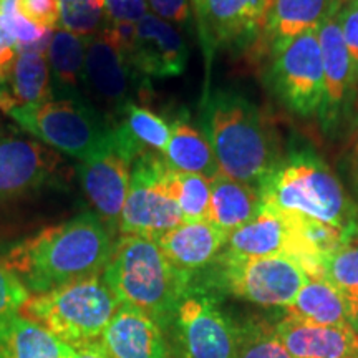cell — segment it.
I'll use <instances>...</instances> for the list:
<instances>
[{"label":"cell","instance_id":"28","mask_svg":"<svg viewBox=\"0 0 358 358\" xmlns=\"http://www.w3.org/2000/svg\"><path fill=\"white\" fill-rule=\"evenodd\" d=\"M324 279L340 294L345 302L350 324L358 330V241L355 237L348 239L327 257Z\"/></svg>","mask_w":358,"mask_h":358},{"label":"cell","instance_id":"41","mask_svg":"<svg viewBox=\"0 0 358 358\" xmlns=\"http://www.w3.org/2000/svg\"><path fill=\"white\" fill-rule=\"evenodd\" d=\"M191 3H192V7H194V10L198 12V10H201V7H203L204 0H191Z\"/></svg>","mask_w":358,"mask_h":358},{"label":"cell","instance_id":"4","mask_svg":"<svg viewBox=\"0 0 358 358\" xmlns=\"http://www.w3.org/2000/svg\"><path fill=\"white\" fill-rule=\"evenodd\" d=\"M7 115L25 131L80 163L134 143L122 123H115L85 98H50L13 108Z\"/></svg>","mask_w":358,"mask_h":358},{"label":"cell","instance_id":"23","mask_svg":"<svg viewBox=\"0 0 358 358\" xmlns=\"http://www.w3.org/2000/svg\"><path fill=\"white\" fill-rule=\"evenodd\" d=\"M261 209L259 187L231 179L219 171L211 179V201L208 221L229 236L252 221Z\"/></svg>","mask_w":358,"mask_h":358},{"label":"cell","instance_id":"18","mask_svg":"<svg viewBox=\"0 0 358 358\" xmlns=\"http://www.w3.org/2000/svg\"><path fill=\"white\" fill-rule=\"evenodd\" d=\"M272 0H204L198 15L206 45L236 42L266 27Z\"/></svg>","mask_w":358,"mask_h":358},{"label":"cell","instance_id":"30","mask_svg":"<svg viewBox=\"0 0 358 358\" xmlns=\"http://www.w3.org/2000/svg\"><path fill=\"white\" fill-rule=\"evenodd\" d=\"M122 127L128 136L136 143L141 150L161 151L164 153L171 134V127L164 122L159 115L151 111L146 106H140L136 103H129L123 111Z\"/></svg>","mask_w":358,"mask_h":358},{"label":"cell","instance_id":"37","mask_svg":"<svg viewBox=\"0 0 358 358\" xmlns=\"http://www.w3.org/2000/svg\"><path fill=\"white\" fill-rule=\"evenodd\" d=\"M148 8L174 27H185L191 20V0H146Z\"/></svg>","mask_w":358,"mask_h":358},{"label":"cell","instance_id":"13","mask_svg":"<svg viewBox=\"0 0 358 358\" xmlns=\"http://www.w3.org/2000/svg\"><path fill=\"white\" fill-rule=\"evenodd\" d=\"M141 77H179L187 65V47L176 27L153 13L134 24L133 37L124 45Z\"/></svg>","mask_w":358,"mask_h":358},{"label":"cell","instance_id":"1","mask_svg":"<svg viewBox=\"0 0 358 358\" xmlns=\"http://www.w3.org/2000/svg\"><path fill=\"white\" fill-rule=\"evenodd\" d=\"M115 234L96 213H82L13 244L2 262L30 295L50 292L105 272Z\"/></svg>","mask_w":358,"mask_h":358},{"label":"cell","instance_id":"26","mask_svg":"<svg viewBox=\"0 0 358 358\" xmlns=\"http://www.w3.org/2000/svg\"><path fill=\"white\" fill-rule=\"evenodd\" d=\"M340 0H272L266 22L267 34L275 42L317 30L342 8Z\"/></svg>","mask_w":358,"mask_h":358},{"label":"cell","instance_id":"20","mask_svg":"<svg viewBox=\"0 0 358 358\" xmlns=\"http://www.w3.org/2000/svg\"><path fill=\"white\" fill-rule=\"evenodd\" d=\"M224 252L239 257H292V236L277 209L261 206L257 216L227 236ZM294 259V257H292Z\"/></svg>","mask_w":358,"mask_h":358},{"label":"cell","instance_id":"10","mask_svg":"<svg viewBox=\"0 0 358 358\" xmlns=\"http://www.w3.org/2000/svg\"><path fill=\"white\" fill-rule=\"evenodd\" d=\"M169 330L178 358H236L241 327L204 292L191 287Z\"/></svg>","mask_w":358,"mask_h":358},{"label":"cell","instance_id":"17","mask_svg":"<svg viewBox=\"0 0 358 358\" xmlns=\"http://www.w3.org/2000/svg\"><path fill=\"white\" fill-rule=\"evenodd\" d=\"M274 327L294 358H358V332L353 327L315 325L290 317Z\"/></svg>","mask_w":358,"mask_h":358},{"label":"cell","instance_id":"8","mask_svg":"<svg viewBox=\"0 0 358 358\" xmlns=\"http://www.w3.org/2000/svg\"><path fill=\"white\" fill-rule=\"evenodd\" d=\"M168 173L166 161L150 151L133 161L131 181L120 217V234L158 239L185 221L169 186Z\"/></svg>","mask_w":358,"mask_h":358},{"label":"cell","instance_id":"7","mask_svg":"<svg viewBox=\"0 0 358 358\" xmlns=\"http://www.w3.org/2000/svg\"><path fill=\"white\" fill-rule=\"evenodd\" d=\"M216 262L224 290L262 307L285 308L308 280L303 267L289 256L239 257L222 250Z\"/></svg>","mask_w":358,"mask_h":358},{"label":"cell","instance_id":"24","mask_svg":"<svg viewBox=\"0 0 358 358\" xmlns=\"http://www.w3.org/2000/svg\"><path fill=\"white\" fill-rule=\"evenodd\" d=\"M88 38L58 29L47 48L52 90L55 98H83L85 58Z\"/></svg>","mask_w":358,"mask_h":358},{"label":"cell","instance_id":"22","mask_svg":"<svg viewBox=\"0 0 358 358\" xmlns=\"http://www.w3.org/2000/svg\"><path fill=\"white\" fill-rule=\"evenodd\" d=\"M75 352L20 312L0 320V358H71Z\"/></svg>","mask_w":358,"mask_h":358},{"label":"cell","instance_id":"43","mask_svg":"<svg viewBox=\"0 0 358 358\" xmlns=\"http://www.w3.org/2000/svg\"><path fill=\"white\" fill-rule=\"evenodd\" d=\"M355 234H357V237H358V226H357V229H355Z\"/></svg>","mask_w":358,"mask_h":358},{"label":"cell","instance_id":"38","mask_svg":"<svg viewBox=\"0 0 358 358\" xmlns=\"http://www.w3.org/2000/svg\"><path fill=\"white\" fill-rule=\"evenodd\" d=\"M17 55H19V47H17L15 38L0 20V80L7 77L12 65L15 64Z\"/></svg>","mask_w":358,"mask_h":358},{"label":"cell","instance_id":"9","mask_svg":"<svg viewBox=\"0 0 358 358\" xmlns=\"http://www.w3.org/2000/svg\"><path fill=\"white\" fill-rule=\"evenodd\" d=\"M272 82L287 108L301 116L320 113L324 103V66L317 30L274 43Z\"/></svg>","mask_w":358,"mask_h":358},{"label":"cell","instance_id":"32","mask_svg":"<svg viewBox=\"0 0 358 358\" xmlns=\"http://www.w3.org/2000/svg\"><path fill=\"white\" fill-rule=\"evenodd\" d=\"M236 358H294L282 345L275 327L264 320H249L241 327Z\"/></svg>","mask_w":358,"mask_h":358},{"label":"cell","instance_id":"31","mask_svg":"<svg viewBox=\"0 0 358 358\" xmlns=\"http://www.w3.org/2000/svg\"><path fill=\"white\" fill-rule=\"evenodd\" d=\"M60 22L64 30L90 38L108 24L105 0H58Z\"/></svg>","mask_w":358,"mask_h":358},{"label":"cell","instance_id":"16","mask_svg":"<svg viewBox=\"0 0 358 358\" xmlns=\"http://www.w3.org/2000/svg\"><path fill=\"white\" fill-rule=\"evenodd\" d=\"M108 358H173L166 334L138 308L122 306L100 338Z\"/></svg>","mask_w":358,"mask_h":358},{"label":"cell","instance_id":"36","mask_svg":"<svg viewBox=\"0 0 358 358\" xmlns=\"http://www.w3.org/2000/svg\"><path fill=\"white\" fill-rule=\"evenodd\" d=\"M338 22L358 78V0L357 2L345 3V6L340 8Z\"/></svg>","mask_w":358,"mask_h":358},{"label":"cell","instance_id":"15","mask_svg":"<svg viewBox=\"0 0 358 358\" xmlns=\"http://www.w3.org/2000/svg\"><path fill=\"white\" fill-rule=\"evenodd\" d=\"M317 37L324 66V103L319 115L325 127H332L350 100L357 82L355 69L340 29L338 12L317 29Z\"/></svg>","mask_w":358,"mask_h":358},{"label":"cell","instance_id":"21","mask_svg":"<svg viewBox=\"0 0 358 358\" xmlns=\"http://www.w3.org/2000/svg\"><path fill=\"white\" fill-rule=\"evenodd\" d=\"M53 98L50 66L45 52H19L7 77L0 80V110L37 105Z\"/></svg>","mask_w":358,"mask_h":358},{"label":"cell","instance_id":"6","mask_svg":"<svg viewBox=\"0 0 358 358\" xmlns=\"http://www.w3.org/2000/svg\"><path fill=\"white\" fill-rule=\"evenodd\" d=\"M120 307L122 303L98 275L30 295L20 313L78 350L100 343Z\"/></svg>","mask_w":358,"mask_h":358},{"label":"cell","instance_id":"11","mask_svg":"<svg viewBox=\"0 0 358 358\" xmlns=\"http://www.w3.org/2000/svg\"><path fill=\"white\" fill-rule=\"evenodd\" d=\"M141 77L129 60L122 37L111 24L88 38L85 90L115 115H123L141 87Z\"/></svg>","mask_w":358,"mask_h":358},{"label":"cell","instance_id":"42","mask_svg":"<svg viewBox=\"0 0 358 358\" xmlns=\"http://www.w3.org/2000/svg\"><path fill=\"white\" fill-rule=\"evenodd\" d=\"M342 2V6H345V3H350V2H357V0H340Z\"/></svg>","mask_w":358,"mask_h":358},{"label":"cell","instance_id":"19","mask_svg":"<svg viewBox=\"0 0 358 358\" xmlns=\"http://www.w3.org/2000/svg\"><path fill=\"white\" fill-rule=\"evenodd\" d=\"M227 236L209 221H182L156 239L169 262L192 275L216 261Z\"/></svg>","mask_w":358,"mask_h":358},{"label":"cell","instance_id":"33","mask_svg":"<svg viewBox=\"0 0 358 358\" xmlns=\"http://www.w3.org/2000/svg\"><path fill=\"white\" fill-rule=\"evenodd\" d=\"M30 292L0 261V320L19 313L29 301Z\"/></svg>","mask_w":358,"mask_h":358},{"label":"cell","instance_id":"40","mask_svg":"<svg viewBox=\"0 0 358 358\" xmlns=\"http://www.w3.org/2000/svg\"><path fill=\"white\" fill-rule=\"evenodd\" d=\"M352 159H353V171H355V176H357V181H358V129L355 131V136H353Z\"/></svg>","mask_w":358,"mask_h":358},{"label":"cell","instance_id":"3","mask_svg":"<svg viewBox=\"0 0 358 358\" xmlns=\"http://www.w3.org/2000/svg\"><path fill=\"white\" fill-rule=\"evenodd\" d=\"M203 122L219 171L231 179L259 186L279 164L266 118L239 93H211L204 103Z\"/></svg>","mask_w":358,"mask_h":358},{"label":"cell","instance_id":"29","mask_svg":"<svg viewBox=\"0 0 358 358\" xmlns=\"http://www.w3.org/2000/svg\"><path fill=\"white\" fill-rule=\"evenodd\" d=\"M168 181L185 221H208L211 179L169 168Z\"/></svg>","mask_w":358,"mask_h":358},{"label":"cell","instance_id":"2","mask_svg":"<svg viewBox=\"0 0 358 358\" xmlns=\"http://www.w3.org/2000/svg\"><path fill=\"white\" fill-rule=\"evenodd\" d=\"M101 277L122 306L146 313L164 334L191 290L192 279L168 261L156 239L131 234L116 239Z\"/></svg>","mask_w":358,"mask_h":358},{"label":"cell","instance_id":"12","mask_svg":"<svg viewBox=\"0 0 358 358\" xmlns=\"http://www.w3.org/2000/svg\"><path fill=\"white\" fill-rule=\"evenodd\" d=\"M141 153L145 150L129 141L110 153L78 164L85 194L115 236L120 232V217L131 181L133 161Z\"/></svg>","mask_w":358,"mask_h":358},{"label":"cell","instance_id":"25","mask_svg":"<svg viewBox=\"0 0 358 358\" xmlns=\"http://www.w3.org/2000/svg\"><path fill=\"white\" fill-rule=\"evenodd\" d=\"M171 134L164 150V161L176 171L194 173L213 179L219 173L216 158L208 138L189 122L187 116H178L169 124Z\"/></svg>","mask_w":358,"mask_h":358},{"label":"cell","instance_id":"14","mask_svg":"<svg viewBox=\"0 0 358 358\" xmlns=\"http://www.w3.org/2000/svg\"><path fill=\"white\" fill-rule=\"evenodd\" d=\"M57 156L40 143L0 136V201L38 189L52 181Z\"/></svg>","mask_w":358,"mask_h":358},{"label":"cell","instance_id":"35","mask_svg":"<svg viewBox=\"0 0 358 358\" xmlns=\"http://www.w3.org/2000/svg\"><path fill=\"white\" fill-rule=\"evenodd\" d=\"M108 24H138L148 12L146 0H105Z\"/></svg>","mask_w":358,"mask_h":358},{"label":"cell","instance_id":"39","mask_svg":"<svg viewBox=\"0 0 358 358\" xmlns=\"http://www.w3.org/2000/svg\"><path fill=\"white\" fill-rule=\"evenodd\" d=\"M71 358H108V355H106L105 350L100 347V343H96V345L78 348Z\"/></svg>","mask_w":358,"mask_h":358},{"label":"cell","instance_id":"5","mask_svg":"<svg viewBox=\"0 0 358 358\" xmlns=\"http://www.w3.org/2000/svg\"><path fill=\"white\" fill-rule=\"evenodd\" d=\"M261 206L334 224L355 236L353 206L329 164L319 156L299 153L280 161L259 185Z\"/></svg>","mask_w":358,"mask_h":358},{"label":"cell","instance_id":"34","mask_svg":"<svg viewBox=\"0 0 358 358\" xmlns=\"http://www.w3.org/2000/svg\"><path fill=\"white\" fill-rule=\"evenodd\" d=\"M19 10L35 25L53 30L60 22L58 0H19Z\"/></svg>","mask_w":358,"mask_h":358},{"label":"cell","instance_id":"27","mask_svg":"<svg viewBox=\"0 0 358 358\" xmlns=\"http://www.w3.org/2000/svg\"><path fill=\"white\" fill-rule=\"evenodd\" d=\"M290 319L315 325L353 327L348 319L345 302L324 277H308L292 303L285 307Z\"/></svg>","mask_w":358,"mask_h":358}]
</instances>
